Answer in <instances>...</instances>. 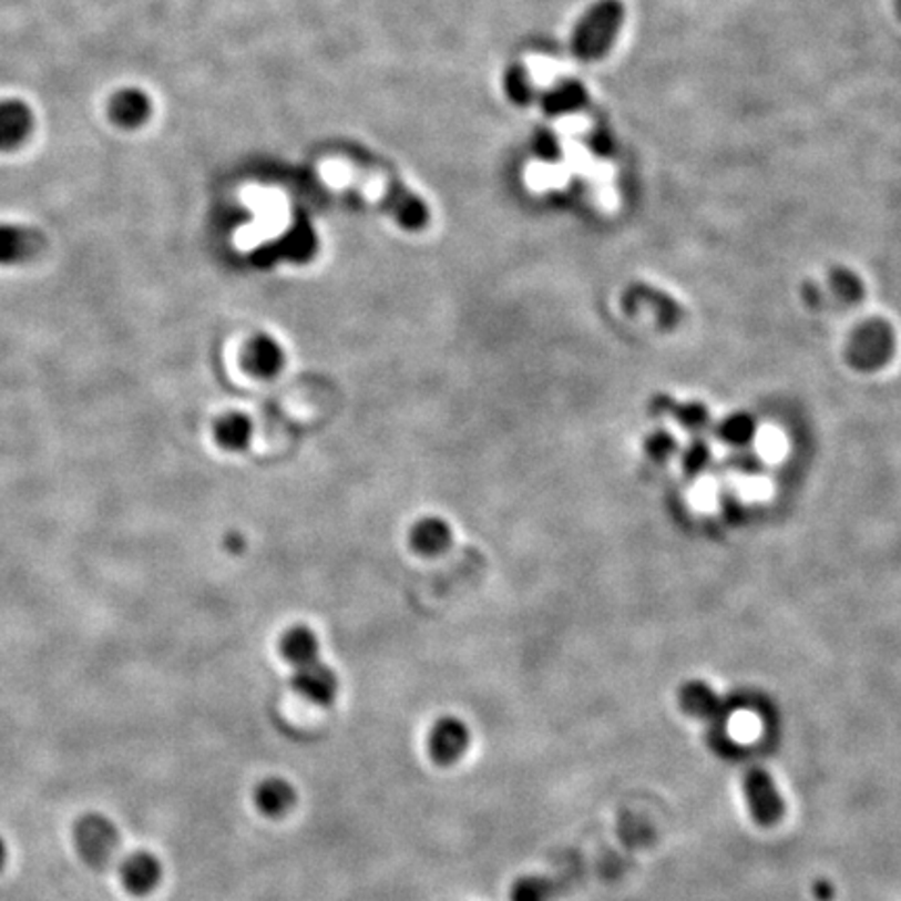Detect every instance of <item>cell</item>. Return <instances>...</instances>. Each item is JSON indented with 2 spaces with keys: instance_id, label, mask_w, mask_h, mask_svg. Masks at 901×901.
I'll return each mask as SVG.
<instances>
[{
  "instance_id": "4316f807",
  "label": "cell",
  "mask_w": 901,
  "mask_h": 901,
  "mask_svg": "<svg viewBox=\"0 0 901 901\" xmlns=\"http://www.w3.org/2000/svg\"><path fill=\"white\" fill-rule=\"evenodd\" d=\"M645 447H647V455L652 460L664 461L674 453L676 441L672 439V434H668V432H655L647 439Z\"/></svg>"
},
{
  "instance_id": "7402d4cb",
  "label": "cell",
  "mask_w": 901,
  "mask_h": 901,
  "mask_svg": "<svg viewBox=\"0 0 901 901\" xmlns=\"http://www.w3.org/2000/svg\"><path fill=\"white\" fill-rule=\"evenodd\" d=\"M831 284L837 297L846 300V303H858L864 297V286L860 283V278L846 267L832 269Z\"/></svg>"
},
{
  "instance_id": "83f0119b",
  "label": "cell",
  "mask_w": 901,
  "mask_h": 901,
  "mask_svg": "<svg viewBox=\"0 0 901 901\" xmlns=\"http://www.w3.org/2000/svg\"><path fill=\"white\" fill-rule=\"evenodd\" d=\"M737 489H739L741 496L751 499V501H761V499H766V496L770 495V482L764 480V478H741L739 484H737Z\"/></svg>"
},
{
  "instance_id": "d6986e66",
  "label": "cell",
  "mask_w": 901,
  "mask_h": 901,
  "mask_svg": "<svg viewBox=\"0 0 901 901\" xmlns=\"http://www.w3.org/2000/svg\"><path fill=\"white\" fill-rule=\"evenodd\" d=\"M564 891V881L529 874L512 884L510 900L512 901H553Z\"/></svg>"
},
{
  "instance_id": "f546056e",
  "label": "cell",
  "mask_w": 901,
  "mask_h": 901,
  "mask_svg": "<svg viewBox=\"0 0 901 901\" xmlns=\"http://www.w3.org/2000/svg\"><path fill=\"white\" fill-rule=\"evenodd\" d=\"M539 153L541 155H545L549 160H555L557 155H560V146H557V142L553 141L551 136H549L547 132H543V136L539 139Z\"/></svg>"
},
{
  "instance_id": "7a4b0ae2",
  "label": "cell",
  "mask_w": 901,
  "mask_h": 901,
  "mask_svg": "<svg viewBox=\"0 0 901 901\" xmlns=\"http://www.w3.org/2000/svg\"><path fill=\"white\" fill-rule=\"evenodd\" d=\"M624 23V4L620 0L595 2L574 28L570 40L572 53L583 61H597L610 53Z\"/></svg>"
},
{
  "instance_id": "6da1fadb",
  "label": "cell",
  "mask_w": 901,
  "mask_h": 901,
  "mask_svg": "<svg viewBox=\"0 0 901 901\" xmlns=\"http://www.w3.org/2000/svg\"><path fill=\"white\" fill-rule=\"evenodd\" d=\"M340 167L345 170L349 182H354V186L357 188L370 186L373 191H378L387 209L397 217V222L401 226H406L409 231H420L428 224V209H426L424 203L418 196L411 195L406 186H401L392 177L382 172H376L357 161H345Z\"/></svg>"
},
{
  "instance_id": "52a82bcc",
  "label": "cell",
  "mask_w": 901,
  "mask_h": 901,
  "mask_svg": "<svg viewBox=\"0 0 901 901\" xmlns=\"http://www.w3.org/2000/svg\"><path fill=\"white\" fill-rule=\"evenodd\" d=\"M622 307L628 316H638V314L649 311L652 318L666 328H672L680 319V307L674 303V299L666 293L652 288V286H645V284H633L631 288H626V293L622 295Z\"/></svg>"
},
{
  "instance_id": "1f68e13d",
  "label": "cell",
  "mask_w": 901,
  "mask_h": 901,
  "mask_svg": "<svg viewBox=\"0 0 901 901\" xmlns=\"http://www.w3.org/2000/svg\"><path fill=\"white\" fill-rule=\"evenodd\" d=\"M893 4H895V11H898V18L901 19V0H893Z\"/></svg>"
},
{
  "instance_id": "d4e9b609",
  "label": "cell",
  "mask_w": 901,
  "mask_h": 901,
  "mask_svg": "<svg viewBox=\"0 0 901 901\" xmlns=\"http://www.w3.org/2000/svg\"><path fill=\"white\" fill-rule=\"evenodd\" d=\"M756 449H758L761 460H782L787 453V439L778 432L777 428H764L756 437Z\"/></svg>"
},
{
  "instance_id": "ac0fdd59",
  "label": "cell",
  "mask_w": 901,
  "mask_h": 901,
  "mask_svg": "<svg viewBox=\"0 0 901 901\" xmlns=\"http://www.w3.org/2000/svg\"><path fill=\"white\" fill-rule=\"evenodd\" d=\"M588 94L581 82L576 80H562L553 89H549L543 96V109L551 115L572 113L586 103Z\"/></svg>"
},
{
  "instance_id": "5bb4252c",
  "label": "cell",
  "mask_w": 901,
  "mask_h": 901,
  "mask_svg": "<svg viewBox=\"0 0 901 901\" xmlns=\"http://www.w3.org/2000/svg\"><path fill=\"white\" fill-rule=\"evenodd\" d=\"M284 354L280 345L269 336H255L245 351V366L255 376L269 378L283 370Z\"/></svg>"
},
{
  "instance_id": "4dcf8cb0",
  "label": "cell",
  "mask_w": 901,
  "mask_h": 901,
  "mask_svg": "<svg viewBox=\"0 0 901 901\" xmlns=\"http://www.w3.org/2000/svg\"><path fill=\"white\" fill-rule=\"evenodd\" d=\"M4 862H7V846H4V841L0 839V870L4 868Z\"/></svg>"
},
{
  "instance_id": "603a6c76",
  "label": "cell",
  "mask_w": 901,
  "mask_h": 901,
  "mask_svg": "<svg viewBox=\"0 0 901 901\" xmlns=\"http://www.w3.org/2000/svg\"><path fill=\"white\" fill-rule=\"evenodd\" d=\"M754 434H756V424H754L751 416H747V413L730 416L720 426V439L730 444H745L754 439Z\"/></svg>"
},
{
  "instance_id": "44dd1931",
  "label": "cell",
  "mask_w": 901,
  "mask_h": 901,
  "mask_svg": "<svg viewBox=\"0 0 901 901\" xmlns=\"http://www.w3.org/2000/svg\"><path fill=\"white\" fill-rule=\"evenodd\" d=\"M655 413H674V418L685 426L687 430H704L709 422V413L699 403H687V406H674L672 399L657 397L654 401Z\"/></svg>"
},
{
  "instance_id": "8992f818",
  "label": "cell",
  "mask_w": 901,
  "mask_h": 901,
  "mask_svg": "<svg viewBox=\"0 0 901 901\" xmlns=\"http://www.w3.org/2000/svg\"><path fill=\"white\" fill-rule=\"evenodd\" d=\"M428 754L439 766H451L460 760L470 747V728L455 718L442 716L428 730Z\"/></svg>"
},
{
  "instance_id": "484cf974",
  "label": "cell",
  "mask_w": 901,
  "mask_h": 901,
  "mask_svg": "<svg viewBox=\"0 0 901 901\" xmlns=\"http://www.w3.org/2000/svg\"><path fill=\"white\" fill-rule=\"evenodd\" d=\"M689 499L695 510L709 512L718 503V489H716V484L711 480H704V482H699V484H695L690 489Z\"/></svg>"
},
{
  "instance_id": "3957f363",
  "label": "cell",
  "mask_w": 901,
  "mask_h": 901,
  "mask_svg": "<svg viewBox=\"0 0 901 901\" xmlns=\"http://www.w3.org/2000/svg\"><path fill=\"white\" fill-rule=\"evenodd\" d=\"M117 827L103 816L90 812L78 818L73 827V843L80 858L94 870H105L120 849Z\"/></svg>"
},
{
  "instance_id": "2e32d148",
  "label": "cell",
  "mask_w": 901,
  "mask_h": 901,
  "mask_svg": "<svg viewBox=\"0 0 901 901\" xmlns=\"http://www.w3.org/2000/svg\"><path fill=\"white\" fill-rule=\"evenodd\" d=\"M280 654L295 668L311 664L319 659L318 636L305 626H295L284 633L283 641H280Z\"/></svg>"
},
{
  "instance_id": "f1b7e54d",
  "label": "cell",
  "mask_w": 901,
  "mask_h": 901,
  "mask_svg": "<svg viewBox=\"0 0 901 901\" xmlns=\"http://www.w3.org/2000/svg\"><path fill=\"white\" fill-rule=\"evenodd\" d=\"M707 460H709V447L704 444V442H697V444L689 447V451L685 453L683 465H685L687 472L695 474V472H699V470L706 465Z\"/></svg>"
},
{
  "instance_id": "9c48e42d",
  "label": "cell",
  "mask_w": 901,
  "mask_h": 901,
  "mask_svg": "<svg viewBox=\"0 0 901 901\" xmlns=\"http://www.w3.org/2000/svg\"><path fill=\"white\" fill-rule=\"evenodd\" d=\"M293 689L297 690L303 699L316 706H330L338 693V678L332 668L316 659L311 664L295 668Z\"/></svg>"
},
{
  "instance_id": "ffe728a7",
  "label": "cell",
  "mask_w": 901,
  "mask_h": 901,
  "mask_svg": "<svg viewBox=\"0 0 901 901\" xmlns=\"http://www.w3.org/2000/svg\"><path fill=\"white\" fill-rule=\"evenodd\" d=\"M215 441L226 449H243L247 447L253 424L243 413H226L215 422Z\"/></svg>"
},
{
  "instance_id": "8fae6325",
  "label": "cell",
  "mask_w": 901,
  "mask_h": 901,
  "mask_svg": "<svg viewBox=\"0 0 901 901\" xmlns=\"http://www.w3.org/2000/svg\"><path fill=\"white\" fill-rule=\"evenodd\" d=\"M34 127V113L32 109L16 101L7 99L0 101V151H13L28 141Z\"/></svg>"
},
{
  "instance_id": "4fadbf2b",
  "label": "cell",
  "mask_w": 901,
  "mask_h": 901,
  "mask_svg": "<svg viewBox=\"0 0 901 901\" xmlns=\"http://www.w3.org/2000/svg\"><path fill=\"white\" fill-rule=\"evenodd\" d=\"M253 797H255V806L259 808V812L266 813L269 818H280L297 801V794H295L293 785L280 777L264 778L257 785Z\"/></svg>"
},
{
  "instance_id": "ba28073f",
  "label": "cell",
  "mask_w": 901,
  "mask_h": 901,
  "mask_svg": "<svg viewBox=\"0 0 901 901\" xmlns=\"http://www.w3.org/2000/svg\"><path fill=\"white\" fill-rule=\"evenodd\" d=\"M42 232L21 224H0V266L32 262L44 250Z\"/></svg>"
},
{
  "instance_id": "e0dca14e",
  "label": "cell",
  "mask_w": 901,
  "mask_h": 901,
  "mask_svg": "<svg viewBox=\"0 0 901 901\" xmlns=\"http://www.w3.org/2000/svg\"><path fill=\"white\" fill-rule=\"evenodd\" d=\"M411 545L422 555H439L451 545V531L439 518H426L413 526Z\"/></svg>"
},
{
  "instance_id": "cb8c5ba5",
  "label": "cell",
  "mask_w": 901,
  "mask_h": 901,
  "mask_svg": "<svg viewBox=\"0 0 901 901\" xmlns=\"http://www.w3.org/2000/svg\"><path fill=\"white\" fill-rule=\"evenodd\" d=\"M505 86H508V94L512 96L513 103H518V105H529L534 99L531 75L522 65H513L505 78Z\"/></svg>"
},
{
  "instance_id": "30bf717a",
  "label": "cell",
  "mask_w": 901,
  "mask_h": 901,
  "mask_svg": "<svg viewBox=\"0 0 901 901\" xmlns=\"http://www.w3.org/2000/svg\"><path fill=\"white\" fill-rule=\"evenodd\" d=\"M120 877H122V883L127 893H132L136 898H144L157 889L161 877H163V868L151 851H136V853H130L122 862Z\"/></svg>"
},
{
  "instance_id": "7c38bea8",
  "label": "cell",
  "mask_w": 901,
  "mask_h": 901,
  "mask_svg": "<svg viewBox=\"0 0 901 901\" xmlns=\"http://www.w3.org/2000/svg\"><path fill=\"white\" fill-rule=\"evenodd\" d=\"M151 115V101L141 90L125 89L111 96L109 117L113 124L132 130L144 124Z\"/></svg>"
},
{
  "instance_id": "5b68a950",
  "label": "cell",
  "mask_w": 901,
  "mask_h": 901,
  "mask_svg": "<svg viewBox=\"0 0 901 901\" xmlns=\"http://www.w3.org/2000/svg\"><path fill=\"white\" fill-rule=\"evenodd\" d=\"M743 791L747 797L749 812L760 827H775L785 813L782 797L777 782L764 768H751L743 778Z\"/></svg>"
},
{
  "instance_id": "9a60e30c",
  "label": "cell",
  "mask_w": 901,
  "mask_h": 901,
  "mask_svg": "<svg viewBox=\"0 0 901 901\" xmlns=\"http://www.w3.org/2000/svg\"><path fill=\"white\" fill-rule=\"evenodd\" d=\"M680 707L695 718L716 720L725 716L723 699L707 687L706 683H689L680 689Z\"/></svg>"
},
{
  "instance_id": "277c9868",
  "label": "cell",
  "mask_w": 901,
  "mask_h": 901,
  "mask_svg": "<svg viewBox=\"0 0 901 901\" xmlns=\"http://www.w3.org/2000/svg\"><path fill=\"white\" fill-rule=\"evenodd\" d=\"M895 351V336L884 321H870L862 326L851 345H849V361L858 370H879L887 364Z\"/></svg>"
}]
</instances>
